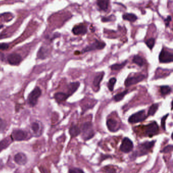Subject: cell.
<instances>
[{"instance_id":"cell-1","label":"cell","mask_w":173,"mask_h":173,"mask_svg":"<svg viewBox=\"0 0 173 173\" xmlns=\"http://www.w3.org/2000/svg\"><path fill=\"white\" fill-rule=\"evenodd\" d=\"M156 142V141H146L140 144L138 146V150H136L134 153L132 154L131 157H134V158H136L138 156H145L148 154L149 151L153 147Z\"/></svg>"},{"instance_id":"cell-2","label":"cell","mask_w":173,"mask_h":173,"mask_svg":"<svg viewBox=\"0 0 173 173\" xmlns=\"http://www.w3.org/2000/svg\"><path fill=\"white\" fill-rule=\"evenodd\" d=\"M82 138L84 141L91 139L94 136L93 126L92 122H86L82 125L81 127Z\"/></svg>"},{"instance_id":"cell-3","label":"cell","mask_w":173,"mask_h":173,"mask_svg":"<svg viewBox=\"0 0 173 173\" xmlns=\"http://www.w3.org/2000/svg\"><path fill=\"white\" fill-rule=\"evenodd\" d=\"M159 129V126L157 124V122L156 121L151 122L145 126V136L151 138L158 134Z\"/></svg>"},{"instance_id":"cell-4","label":"cell","mask_w":173,"mask_h":173,"mask_svg":"<svg viewBox=\"0 0 173 173\" xmlns=\"http://www.w3.org/2000/svg\"><path fill=\"white\" fill-rule=\"evenodd\" d=\"M147 115L146 114L145 110H143L131 115L128 119V121L130 124H136L143 121L147 118Z\"/></svg>"},{"instance_id":"cell-5","label":"cell","mask_w":173,"mask_h":173,"mask_svg":"<svg viewBox=\"0 0 173 173\" xmlns=\"http://www.w3.org/2000/svg\"><path fill=\"white\" fill-rule=\"evenodd\" d=\"M41 94V90L39 87H36L31 92L28 97V102L32 107H34L37 104L38 100Z\"/></svg>"},{"instance_id":"cell-6","label":"cell","mask_w":173,"mask_h":173,"mask_svg":"<svg viewBox=\"0 0 173 173\" xmlns=\"http://www.w3.org/2000/svg\"><path fill=\"white\" fill-rule=\"evenodd\" d=\"M134 148V144L129 138L126 137L122 140L121 145H120V150L121 152L127 153L131 152Z\"/></svg>"},{"instance_id":"cell-7","label":"cell","mask_w":173,"mask_h":173,"mask_svg":"<svg viewBox=\"0 0 173 173\" xmlns=\"http://www.w3.org/2000/svg\"><path fill=\"white\" fill-rule=\"evenodd\" d=\"M159 60L161 63H172L173 61V53L163 49L159 54Z\"/></svg>"},{"instance_id":"cell-8","label":"cell","mask_w":173,"mask_h":173,"mask_svg":"<svg viewBox=\"0 0 173 173\" xmlns=\"http://www.w3.org/2000/svg\"><path fill=\"white\" fill-rule=\"evenodd\" d=\"M145 78V75H140L138 76L129 77L126 78L124 82V85L126 87L131 86L132 85H134L142 81Z\"/></svg>"},{"instance_id":"cell-9","label":"cell","mask_w":173,"mask_h":173,"mask_svg":"<svg viewBox=\"0 0 173 173\" xmlns=\"http://www.w3.org/2000/svg\"><path fill=\"white\" fill-rule=\"evenodd\" d=\"M105 46H106V44L104 42H102L96 40L95 42L93 43L92 44L89 45V46H87L85 48H84L82 50V52L85 53L86 52L92 51V50H94L102 49L103 48H104Z\"/></svg>"},{"instance_id":"cell-10","label":"cell","mask_w":173,"mask_h":173,"mask_svg":"<svg viewBox=\"0 0 173 173\" xmlns=\"http://www.w3.org/2000/svg\"><path fill=\"white\" fill-rule=\"evenodd\" d=\"M28 134L27 132L21 129H16L13 131L11 138L13 140H14L17 141H20L25 140L27 138Z\"/></svg>"},{"instance_id":"cell-11","label":"cell","mask_w":173,"mask_h":173,"mask_svg":"<svg viewBox=\"0 0 173 173\" xmlns=\"http://www.w3.org/2000/svg\"><path fill=\"white\" fill-rule=\"evenodd\" d=\"M108 129L111 132H116L120 129V124L115 119L112 118L108 119L106 122Z\"/></svg>"},{"instance_id":"cell-12","label":"cell","mask_w":173,"mask_h":173,"mask_svg":"<svg viewBox=\"0 0 173 173\" xmlns=\"http://www.w3.org/2000/svg\"><path fill=\"white\" fill-rule=\"evenodd\" d=\"M8 62L11 65H18L22 60V57L17 53H11L7 58Z\"/></svg>"},{"instance_id":"cell-13","label":"cell","mask_w":173,"mask_h":173,"mask_svg":"<svg viewBox=\"0 0 173 173\" xmlns=\"http://www.w3.org/2000/svg\"><path fill=\"white\" fill-rule=\"evenodd\" d=\"M86 27L82 23L75 25L73 28L72 32L75 35H84L87 33Z\"/></svg>"},{"instance_id":"cell-14","label":"cell","mask_w":173,"mask_h":173,"mask_svg":"<svg viewBox=\"0 0 173 173\" xmlns=\"http://www.w3.org/2000/svg\"><path fill=\"white\" fill-rule=\"evenodd\" d=\"M15 162L19 165H25L28 161L27 156L23 153H18L14 156Z\"/></svg>"},{"instance_id":"cell-15","label":"cell","mask_w":173,"mask_h":173,"mask_svg":"<svg viewBox=\"0 0 173 173\" xmlns=\"http://www.w3.org/2000/svg\"><path fill=\"white\" fill-rule=\"evenodd\" d=\"M80 85V83L79 82H72L69 84L68 86L67 92V94L69 95V97H70L71 95L74 94L78 89Z\"/></svg>"},{"instance_id":"cell-16","label":"cell","mask_w":173,"mask_h":173,"mask_svg":"<svg viewBox=\"0 0 173 173\" xmlns=\"http://www.w3.org/2000/svg\"><path fill=\"white\" fill-rule=\"evenodd\" d=\"M105 73L102 72L99 73V74L97 75V76H95L94 78V81H93V85H94V88H97V90L98 91L100 89V85L101 81H102L104 76Z\"/></svg>"},{"instance_id":"cell-17","label":"cell","mask_w":173,"mask_h":173,"mask_svg":"<svg viewBox=\"0 0 173 173\" xmlns=\"http://www.w3.org/2000/svg\"><path fill=\"white\" fill-rule=\"evenodd\" d=\"M69 97V95L67 94L62 92H57L54 95L55 99L58 103H60L65 101Z\"/></svg>"},{"instance_id":"cell-18","label":"cell","mask_w":173,"mask_h":173,"mask_svg":"<svg viewBox=\"0 0 173 173\" xmlns=\"http://www.w3.org/2000/svg\"><path fill=\"white\" fill-rule=\"evenodd\" d=\"M12 141L13 139L11 137H8L0 142V152L4 149L7 148Z\"/></svg>"},{"instance_id":"cell-19","label":"cell","mask_w":173,"mask_h":173,"mask_svg":"<svg viewBox=\"0 0 173 173\" xmlns=\"http://www.w3.org/2000/svg\"><path fill=\"white\" fill-rule=\"evenodd\" d=\"M81 133V130L79 127L76 125H72L69 129V134H70L72 138L76 137L77 136L79 135Z\"/></svg>"},{"instance_id":"cell-20","label":"cell","mask_w":173,"mask_h":173,"mask_svg":"<svg viewBox=\"0 0 173 173\" xmlns=\"http://www.w3.org/2000/svg\"><path fill=\"white\" fill-rule=\"evenodd\" d=\"M109 4V0H97V5L101 10L106 11L108 10Z\"/></svg>"},{"instance_id":"cell-21","label":"cell","mask_w":173,"mask_h":173,"mask_svg":"<svg viewBox=\"0 0 173 173\" xmlns=\"http://www.w3.org/2000/svg\"><path fill=\"white\" fill-rule=\"evenodd\" d=\"M159 107L158 104H154L150 106V108H149L148 112L147 113V116H153L156 112L157 111V110Z\"/></svg>"},{"instance_id":"cell-22","label":"cell","mask_w":173,"mask_h":173,"mask_svg":"<svg viewBox=\"0 0 173 173\" xmlns=\"http://www.w3.org/2000/svg\"><path fill=\"white\" fill-rule=\"evenodd\" d=\"M132 62L134 64H136V65H139L140 67H142L145 64L144 59L141 57H140L138 55H135L133 57Z\"/></svg>"},{"instance_id":"cell-23","label":"cell","mask_w":173,"mask_h":173,"mask_svg":"<svg viewBox=\"0 0 173 173\" xmlns=\"http://www.w3.org/2000/svg\"><path fill=\"white\" fill-rule=\"evenodd\" d=\"M122 17L124 20H128L130 22H134L136 20L138 19L137 16L135 15L134 14H132V13H126V14L123 15Z\"/></svg>"},{"instance_id":"cell-24","label":"cell","mask_w":173,"mask_h":173,"mask_svg":"<svg viewBox=\"0 0 173 173\" xmlns=\"http://www.w3.org/2000/svg\"><path fill=\"white\" fill-rule=\"evenodd\" d=\"M127 60H126L121 64H114L112 65L110 68L112 71H119L125 67V65L127 64Z\"/></svg>"},{"instance_id":"cell-25","label":"cell","mask_w":173,"mask_h":173,"mask_svg":"<svg viewBox=\"0 0 173 173\" xmlns=\"http://www.w3.org/2000/svg\"><path fill=\"white\" fill-rule=\"evenodd\" d=\"M161 93L163 96L168 95L172 92V88L168 85H163L160 87Z\"/></svg>"},{"instance_id":"cell-26","label":"cell","mask_w":173,"mask_h":173,"mask_svg":"<svg viewBox=\"0 0 173 173\" xmlns=\"http://www.w3.org/2000/svg\"><path fill=\"white\" fill-rule=\"evenodd\" d=\"M128 92H129L128 90H126L121 93L116 94L114 97V101L115 102H119V101H121L122 99H124V97L127 94Z\"/></svg>"},{"instance_id":"cell-27","label":"cell","mask_w":173,"mask_h":173,"mask_svg":"<svg viewBox=\"0 0 173 173\" xmlns=\"http://www.w3.org/2000/svg\"><path fill=\"white\" fill-rule=\"evenodd\" d=\"M38 57L40 59H45L47 56V51L44 48L41 47L38 53Z\"/></svg>"},{"instance_id":"cell-28","label":"cell","mask_w":173,"mask_h":173,"mask_svg":"<svg viewBox=\"0 0 173 173\" xmlns=\"http://www.w3.org/2000/svg\"><path fill=\"white\" fill-rule=\"evenodd\" d=\"M117 80L115 77L111 78L109 80V81L108 83V89H109L110 92H113L114 90V87L115 85V83L116 82Z\"/></svg>"},{"instance_id":"cell-29","label":"cell","mask_w":173,"mask_h":173,"mask_svg":"<svg viewBox=\"0 0 173 173\" xmlns=\"http://www.w3.org/2000/svg\"><path fill=\"white\" fill-rule=\"evenodd\" d=\"M145 43H146L147 47L149 48L150 49H152L154 46V44H155V39L152 38H150L148 40H147Z\"/></svg>"},{"instance_id":"cell-30","label":"cell","mask_w":173,"mask_h":173,"mask_svg":"<svg viewBox=\"0 0 173 173\" xmlns=\"http://www.w3.org/2000/svg\"><path fill=\"white\" fill-rule=\"evenodd\" d=\"M169 115V114H167L166 115L164 116L161 119V126L164 131L166 130V119L168 118Z\"/></svg>"},{"instance_id":"cell-31","label":"cell","mask_w":173,"mask_h":173,"mask_svg":"<svg viewBox=\"0 0 173 173\" xmlns=\"http://www.w3.org/2000/svg\"><path fill=\"white\" fill-rule=\"evenodd\" d=\"M173 146L172 145H169L167 146L164 147L163 150L161 151V153H170L173 151Z\"/></svg>"},{"instance_id":"cell-32","label":"cell","mask_w":173,"mask_h":173,"mask_svg":"<svg viewBox=\"0 0 173 173\" xmlns=\"http://www.w3.org/2000/svg\"><path fill=\"white\" fill-rule=\"evenodd\" d=\"M31 128H32V131H33V132H35V133H37L40 129V126L37 122H33L32 124Z\"/></svg>"},{"instance_id":"cell-33","label":"cell","mask_w":173,"mask_h":173,"mask_svg":"<svg viewBox=\"0 0 173 173\" xmlns=\"http://www.w3.org/2000/svg\"><path fill=\"white\" fill-rule=\"evenodd\" d=\"M7 126V124L5 121L0 118V132H3Z\"/></svg>"},{"instance_id":"cell-34","label":"cell","mask_w":173,"mask_h":173,"mask_svg":"<svg viewBox=\"0 0 173 173\" xmlns=\"http://www.w3.org/2000/svg\"><path fill=\"white\" fill-rule=\"evenodd\" d=\"M69 172L70 173H84V171L79 168H74L69 170Z\"/></svg>"},{"instance_id":"cell-35","label":"cell","mask_w":173,"mask_h":173,"mask_svg":"<svg viewBox=\"0 0 173 173\" xmlns=\"http://www.w3.org/2000/svg\"><path fill=\"white\" fill-rule=\"evenodd\" d=\"M9 48V45L5 43H0V50H6Z\"/></svg>"},{"instance_id":"cell-36","label":"cell","mask_w":173,"mask_h":173,"mask_svg":"<svg viewBox=\"0 0 173 173\" xmlns=\"http://www.w3.org/2000/svg\"><path fill=\"white\" fill-rule=\"evenodd\" d=\"M172 20L171 17L170 16H168V17L166 18V19L164 20V23H165V25L166 27H168L170 23Z\"/></svg>"},{"instance_id":"cell-37","label":"cell","mask_w":173,"mask_h":173,"mask_svg":"<svg viewBox=\"0 0 173 173\" xmlns=\"http://www.w3.org/2000/svg\"><path fill=\"white\" fill-rule=\"evenodd\" d=\"M111 18V16H109V17H103L102 19V22H108V21H110L111 20H112Z\"/></svg>"},{"instance_id":"cell-38","label":"cell","mask_w":173,"mask_h":173,"mask_svg":"<svg viewBox=\"0 0 173 173\" xmlns=\"http://www.w3.org/2000/svg\"><path fill=\"white\" fill-rule=\"evenodd\" d=\"M102 160H101V161H103L104 159H106V158H110V157H111V156H105V155H104V156H102Z\"/></svg>"},{"instance_id":"cell-39","label":"cell","mask_w":173,"mask_h":173,"mask_svg":"<svg viewBox=\"0 0 173 173\" xmlns=\"http://www.w3.org/2000/svg\"><path fill=\"white\" fill-rule=\"evenodd\" d=\"M5 37V36L4 35H0V39H2Z\"/></svg>"}]
</instances>
